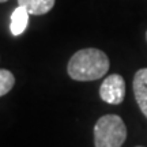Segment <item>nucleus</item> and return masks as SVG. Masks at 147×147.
Returning <instances> with one entry per match:
<instances>
[{
    "label": "nucleus",
    "mask_w": 147,
    "mask_h": 147,
    "mask_svg": "<svg viewBox=\"0 0 147 147\" xmlns=\"http://www.w3.org/2000/svg\"><path fill=\"white\" fill-rule=\"evenodd\" d=\"M132 87L138 106L144 117H147V68H140L136 71Z\"/></svg>",
    "instance_id": "20e7f679"
},
{
    "label": "nucleus",
    "mask_w": 147,
    "mask_h": 147,
    "mask_svg": "<svg viewBox=\"0 0 147 147\" xmlns=\"http://www.w3.org/2000/svg\"><path fill=\"white\" fill-rule=\"evenodd\" d=\"M56 0H18V5L27 10L30 15H45L55 7Z\"/></svg>",
    "instance_id": "423d86ee"
},
{
    "label": "nucleus",
    "mask_w": 147,
    "mask_h": 147,
    "mask_svg": "<svg viewBox=\"0 0 147 147\" xmlns=\"http://www.w3.org/2000/svg\"><path fill=\"white\" fill-rule=\"evenodd\" d=\"M15 84V76L8 69L0 68V97L10 93Z\"/></svg>",
    "instance_id": "0eeeda50"
},
{
    "label": "nucleus",
    "mask_w": 147,
    "mask_h": 147,
    "mask_svg": "<svg viewBox=\"0 0 147 147\" xmlns=\"http://www.w3.org/2000/svg\"><path fill=\"white\" fill-rule=\"evenodd\" d=\"M4 1H7V0H0V3H4Z\"/></svg>",
    "instance_id": "6e6552de"
},
{
    "label": "nucleus",
    "mask_w": 147,
    "mask_h": 147,
    "mask_svg": "<svg viewBox=\"0 0 147 147\" xmlns=\"http://www.w3.org/2000/svg\"><path fill=\"white\" fill-rule=\"evenodd\" d=\"M101 100L110 105H120L125 97V80L119 74H112L104 79L100 87Z\"/></svg>",
    "instance_id": "7ed1b4c3"
},
{
    "label": "nucleus",
    "mask_w": 147,
    "mask_h": 147,
    "mask_svg": "<svg viewBox=\"0 0 147 147\" xmlns=\"http://www.w3.org/2000/svg\"><path fill=\"white\" fill-rule=\"evenodd\" d=\"M136 147H143V146H136Z\"/></svg>",
    "instance_id": "9d476101"
},
{
    "label": "nucleus",
    "mask_w": 147,
    "mask_h": 147,
    "mask_svg": "<svg viewBox=\"0 0 147 147\" xmlns=\"http://www.w3.org/2000/svg\"><path fill=\"white\" fill-rule=\"evenodd\" d=\"M146 40H147V33H146Z\"/></svg>",
    "instance_id": "1a4fd4ad"
},
{
    "label": "nucleus",
    "mask_w": 147,
    "mask_h": 147,
    "mask_svg": "<svg viewBox=\"0 0 147 147\" xmlns=\"http://www.w3.org/2000/svg\"><path fill=\"white\" fill-rule=\"evenodd\" d=\"M29 12L25 7L22 5H18L14 12L11 14V23H10V30L12 36H21L25 33V30L27 29V25H29Z\"/></svg>",
    "instance_id": "39448f33"
},
{
    "label": "nucleus",
    "mask_w": 147,
    "mask_h": 147,
    "mask_svg": "<svg viewBox=\"0 0 147 147\" xmlns=\"http://www.w3.org/2000/svg\"><path fill=\"white\" fill-rule=\"evenodd\" d=\"M127 139V127L120 116L105 115L94 125L95 147H121Z\"/></svg>",
    "instance_id": "f03ea898"
},
{
    "label": "nucleus",
    "mask_w": 147,
    "mask_h": 147,
    "mask_svg": "<svg viewBox=\"0 0 147 147\" xmlns=\"http://www.w3.org/2000/svg\"><path fill=\"white\" fill-rule=\"evenodd\" d=\"M109 57L97 48H84L71 56L67 65L69 78L78 82H91L105 76L109 71Z\"/></svg>",
    "instance_id": "f257e3e1"
}]
</instances>
